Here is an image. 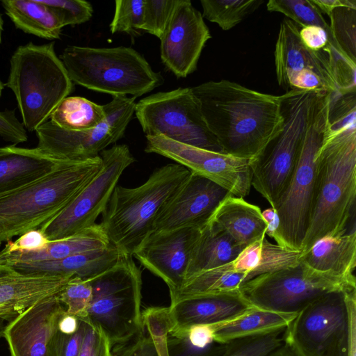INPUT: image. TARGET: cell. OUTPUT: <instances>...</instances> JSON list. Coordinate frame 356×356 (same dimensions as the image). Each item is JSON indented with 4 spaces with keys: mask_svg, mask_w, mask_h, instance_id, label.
I'll return each instance as SVG.
<instances>
[{
    "mask_svg": "<svg viewBox=\"0 0 356 356\" xmlns=\"http://www.w3.org/2000/svg\"><path fill=\"white\" fill-rule=\"evenodd\" d=\"M143 324L152 337L158 356H168L167 335L174 324L169 307H148L142 312Z\"/></svg>",
    "mask_w": 356,
    "mask_h": 356,
    "instance_id": "obj_41",
    "label": "cell"
},
{
    "mask_svg": "<svg viewBox=\"0 0 356 356\" xmlns=\"http://www.w3.org/2000/svg\"><path fill=\"white\" fill-rule=\"evenodd\" d=\"M179 1L180 0H145L141 30L160 40Z\"/></svg>",
    "mask_w": 356,
    "mask_h": 356,
    "instance_id": "obj_42",
    "label": "cell"
},
{
    "mask_svg": "<svg viewBox=\"0 0 356 356\" xmlns=\"http://www.w3.org/2000/svg\"><path fill=\"white\" fill-rule=\"evenodd\" d=\"M317 92L293 90L281 95L282 128L263 151L250 161L252 186L273 209L295 170Z\"/></svg>",
    "mask_w": 356,
    "mask_h": 356,
    "instance_id": "obj_10",
    "label": "cell"
},
{
    "mask_svg": "<svg viewBox=\"0 0 356 356\" xmlns=\"http://www.w3.org/2000/svg\"><path fill=\"white\" fill-rule=\"evenodd\" d=\"M85 332V321L81 320L78 330L71 334L57 330L51 339L49 356H79Z\"/></svg>",
    "mask_w": 356,
    "mask_h": 356,
    "instance_id": "obj_47",
    "label": "cell"
},
{
    "mask_svg": "<svg viewBox=\"0 0 356 356\" xmlns=\"http://www.w3.org/2000/svg\"><path fill=\"white\" fill-rule=\"evenodd\" d=\"M202 17L222 30L234 28L254 12L263 0H202Z\"/></svg>",
    "mask_w": 356,
    "mask_h": 356,
    "instance_id": "obj_36",
    "label": "cell"
},
{
    "mask_svg": "<svg viewBox=\"0 0 356 356\" xmlns=\"http://www.w3.org/2000/svg\"><path fill=\"white\" fill-rule=\"evenodd\" d=\"M3 31V19L0 14V44L2 42V33Z\"/></svg>",
    "mask_w": 356,
    "mask_h": 356,
    "instance_id": "obj_54",
    "label": "cell"
},
{
    "mask_svg": "<svg viewBox=\"0 0 356 356\" xmlns=\"http://www.w3.org/2000/svg\"><path fill=\"white\" fill-rule=\"evenodd\" d=\"M251 279L248 275L234 270L229 262L187 279L181 289L170 296L171 303L199 295L240 292L243 284Z\"/></svg>",
    "mask_w": 356,
    "mask_h": 356,
    "instance_id": "obj_32",
    "label": "cell"
},
{
    "mask_svg": "<svg viewBox=\"0 0 356 356\" xmlns=\"http://www.w3.org/2000/svg\"><path fill=\"white\" fill-rule=\"evenodd\" d=\"M0 136L14 145L28 140L27 131L14 110L0 111Z\"/></svg>",
    "mask_w": 356,
    "mask_h": 356,
    "instance_id": "obj_48",
    "label": "cell"
},
{
    "mask_svg": "<svg viewBox=\"0 0 356 356\" xmlns=\"http://www.w3.org/2000/svg\"><path fill=\"white\" fill-rule=\"evenodd\" d=\"M15 270L10 267L6 261L0 260V276L11 273Z\"/></svg>",
    "mask_w": 356,
    "mask_h": 356,
    "instance_id": "obj_52",
    "label": "cell"
},
{
    "mask_svg": "<svg viewBox=\"0 0 356 356\" xmlns=\"http://www.w3.org/2000/svg\"><path fill=\"white\" fill-rule=\"evenodd\" d=\"M356 99L330 105L329 125L316 156V181L309 222L301 252L325 236L356 229Z\"/></svg>",
    "mask_w": 356,
    "mask_h": 356,
    "instance_id": "obj_1",
    "label": "cell"
},
{
    "mask_svg": "<svg viewBox=\"0 0 356 356\" xmlns=\"http://www.w3.org/2000/svg\"><path fill=\"white\" fill-rule=\"evenodd\" d=\"M261 213L266 224V235L273 238L277 245L284 248L280 233V218L276 211L270 207L264 210Z\"/></svg>",
    "mask_w": 356,
    "mask_h": 356,
    "instance_id": "obj_49",
    "label": "cell"
},
{
    "mask_svg": "<svg viewBox=\"0 0 356 356\" xmlns=\"http://www.w3.org/2000/svg\"><path fill=\"white\" fill-rule=\"evenodd\" d=\"M284 330L233 340L218 356H266L284 344Z\"/></svg>",
    "mask_w": 356,
    "mask_h": 356,
    "instance_id": "obj_38",
    "label": "cell"
},
{
    "mask_svg": "<svg viewBox=\"0 0 356 356\" xmlns=\"http://www.w3.org/2000/svg\"><path fill=\"white\" fill-rule=\"evenodd\" d=\"M125 254L111 245L102 250L70 256L54 261H42L9 264L22 274L77 277L90 280L115 266Z\"/></svg>",
    "mask_w": 356,
    "mask_h": 356,
    "instance_id": "obj_24",
    "label": "cell"
},
{
    "mask_svg": "<svg viewBox=\"0 0 356 356\" xmlns=\"http://www.w3.org/2000/svg\"><path fill=\"white\" fill-rule=\"evenodd\" d=\"M83 321L85 332L79 356H112V346L104 332L88 321Z\"/></svg>",
    "mask_w": 356,
    "mask_h": 356,
    "instance_id": "obj_44",
    "label": "cell"
},
{
    "mask_svg": "<svg viewBox=\"0 0 356 356\" xmlns=\"http://www.w3.org/2000/svg\"><path fill=\"white\" fill-rule=\"evenodd\" d=\"M1 3L17 29L47 40L60 39L63 26L54 12L38 0H2Z\"/></svg>",
    "mask_w": 356,
    "mask_h": 356,
    "instance_id": "obj_31",
    "label": "cell"
},
{
    "mask_svg": "<svg viewBox=\"0 0 356 356\" xmlns=\"http://www.w3.org/2000/svg\"><path fill=\"white\" fill-rule=\"evenodd\" d=\"M266 356H296L284 343Z\"/></svg>",
    "mask_w": 356,
    "mask_h": 356,
    "instance_id": "obj_51",
    "label": "cell"
},
{
    "mask_svg": "<svg viewBox=\"0 0 356 356\" xmlns=\"http://www.w3.org/2000/svg\"><path fill=\"white\" fill-rule=\"evenodd\" d=\"M15 95L29 131H35L74 90L67 70L56 54L54 42L19 45L10 60L5 85Z\"/></svg>",
    "mask_w": 356,
    "mask_h": 356,
    "instance_id": "obj_5",
    "label": "cell"
},
{
    "mask_svg": "<svg viewBox=\"0 0 356 356\" xmlns=\"http://www.w3.org/2000/svg\"><path fill=\"white\" fill-rule=\"evenodd\" d=\"M222 153L251 161L281 131V95L222 79L191 88Z\"/></svg>",
    "mask_w": 356,
    "mask_h": 356,
    "instance_id": "obj_2",
    "label": "cell"
},
{
    "mask_svg": "<svg viewBox=\"0 0 356 356\" xmlns=\"http://www.w3.org/2000/svg\"><path fill=\"white\" fill-rule=\"evenodd\" d=\"M330 97L331 93L316 92L295 170L273 209L280 218L284 248L289 250L301 251L307 230L315 188L316 156L329 125Z\"/></svg>",
    "mask_w": 356,
    "mask_h": 356,
    "instance_id": "obj_9",
    "label": "cell"
},
{
    "mask_svg": "<svg viewBox=\"0 0 356 356\" xmlns=\"http://www.w3.org/2000/svg\"><path fill=\"white\" fill-rule=\"evenodd\" d=\"M6 319L0 317V338L3 337L4 330L6 325H5Z\"/></svg>",
    "mask_w": 356,
    "mask_h": 356,
    "instance_id": "obj_53",
    "label": "cell"
},
{
    "mask_svg": "<svg viewBox=\"0 0 356 356\" xmlns=\"http://www.w3.org/2000/svg\"><path fill=\"white\" fill-rule=\"evenodd\" d=\"M89 281L92 295L83 320L99 327L112 348L141 332L142 275L132 257L125 255Z\"/></svg>",
    "mask_w": 356,
    "mask_h": 356,
    "instance_id": "obj_11",
    "label": "cell"
},
{
    "mask_svg": "<svg viewBox=\"0 0 356 356\" xmlns=\"http://www.w3.org/2000/svg\"><path fill=\"white\" fill-rule=\"evenodd\" d=\"M266 7L268 11L282 13L300 27H321L332 36L329 24L312 0H269Z\"/></svg>",
    "mask_w": 356,
    "mask_h": 356,
    "instance_id": "obj_37",
    "label": "cell"
},
{
    "mask_svg": "<svg viewBox=\"0 0 356 356\" xmlns=\"http://www.w3.org/2000/svg\"><path fill=\"white\" fill-rule=\"evenodd\" d=\"M190 173L180 164L168 163L139 186H116L99 223L110 243L132 257L154 232L157 218Z\"/></svg>",
    "mask_w": 356,
    "mask_h": 356,
    "instance_id": "obj_3",
    "label": "cell"
},
{
    "mask_svg": "<svg viewBox=\"0 0 356 356\" xmlns=\"http://www.w3.org/2000/svg\"><path fill=\"white\" fill-rule=\"evenodd\" d=\"M106 117L104 105L86 98L73 96L63 99L49 116L50 121L68 131H87L102 122Z\"/></svg>",
    "mask_w": 356,
    "mask_h": 356,
    "instance_id": "obj_35",
    "label": "cell"
},
{
    "mask_svg": "<svg viewBox=\"0 0 356 356\" xmlns=\"http://www.w3.org/2000/svg\"><path fill=\"white\" fill-rule=\"evenodd\" d=\"M243 249L225 231L209 220L200 228L186 280L200 272L232 261Z\"/></svg>",
    "mask_w": 356,
    "mask_h": 356,
    "instance_id": "obj_27",
    "label": "cell"
},
{
    "mask_svg": "<svg viewBox=\"0 0 356 356\" xmlns=\"http://www.w3.org/2000/svg\"><path fill=\"white\" fill-rule=\"evenodd\" d=\"M40 229L27 231L15 241H8L0 251V257L10 253L35 252L44 249L50 243Z\"/></svg>",
    "mask_w": 356,
    "mask_h": 356,
    "instance_id": "obj_45",
    "label": "cell"
},
{
    "mask_svg": "<svg viewBox=\"0 0 356 356\" xmlns=\"http://www.w3.org/2000/svg\"><path fill=\"white\" fill-rule=\"evenodd\" d=\"M99 156V172L67 207L39 228L49 241L70 237L95 225L122 172L135 161L127 145H113Z\"/></svg>",
    "mask_w": 356,
    "mask_h": 356,
    "instance_id": "obj_14",
    "label": "cell"
},
{
    "mask_svg": "<svg viewBox=\"0 0 356 356\" xmlns=\"http://www.w3.org/2000/svg\"><path fill=\"white\" fill-rule=\"evenodd\" d=\"M145 137V152L170 159L236 197L249 195L252 187L249 160L183 144L163 136Z\"/></svg>",
    "mask_w": 356,
    "mask_h": 356,
    "instance_id": "obj_16",
    "label": "cell"
},
{
    "mask_svg": "<svg viewBox=\"0 0 356 356\" xmlns=\"http://www.w3.org/2000/svg\"><path fill=\"white\" fill-rule=\"evenodd\" d=\"M300 26L284 19L274 51L279 86L293 90L324 91L333 95L356 89V64L332 49L313 50L299 35Z\"/></svg>",
    "mask_w": 356,
    "mask_h": 356,
    "instance_id": "obj_8",
    "label": "cell"
},
{
    "mask_svg": "<svg viewBox=\"0 0 356 356\" xmlns=\"http://www.w3.org/2000/svg\"><path fill=\"white\" fill-rule=\"evenodd\" d=\"M110 243L99 224H95L70 237L51 241L47 246L38 252L29 253L14 252L0 257L9 265L42 261H54L108 248Z\"/></svg>",
    "mask_w": 356,
    "mask_h": 356,
    "instance_id": "obj_28",
    "label": "cell"
},
{
    "mask_svg": "<svg viewBox=\"0 0 356 356\" xmlns=\"http://www.w3.org/2000/svg\"><path fill=\"white\" fill-rule=\"evenodd\" d=\"M66 162L36 147H0V197L42 178Z\"/></svg>",
    "mask_w": 356,
    "mask_h": 356,
    "instance_id": "obj_23",
    "label": "cell"
},
{
    "mask_svg": "<svg viewBox=\"0 0 356 356\" xmlns=\"http://www.w3.org/2000/svg\"><path fill=\"white\" fill-rule=\"evenodd\" d=\"M225 347L215 341L212 324L175 327L167 335L168 356H218Z\"/></svg>",
    "mask_w": 356,
    "mask_h": 356,
    "instance_id": "obj_34",
    "label": "cell"
},
{
    "mask_svg": "<svg viewBox=\"0 0 356 356\" xmlns=\"http://www.w3.org/2000/svg\"><path fill=\"white\" fill-rule=\"evenodd\" d=\"M134 113L145 136H163L183 144L222 153L204 122L191 88L147 96L136 103Z\"/></svg>",
    "mask_w": 356,
    "mask_h": 356,
    "instance_id": "obj_13",
    "label": "cell"
},
{
    "mask_svg": "<svg viewBox=\"0 0 356 356\" xmlns=\"http://www.w3.org/2000/svg\"><path fill=\"white\" fill-rule=\"evenodd\" d=\"M201 227L152 232L134 254L140 263L167 284L170 296L183 286Z\"/></svg>",
    "mask_w": 356,
    "mask_h": 356,
    "instance_id": "obj_18",
    "label": "cell"
},
{
    "mask_svg": "<svg viewBox=\"0 0 356 356\" xmlns=\"http://www.w3.org/2000/svg\"><path fill=\"white\" fill-rule=\"evenodd\" d=\"M284 343L296 356H356V289L308 304L285 329Z\"/></svg>",
    "mask_w": 356,
    "mask_h": 356,
    "instance_id": "obj_7",
    "label": "cell"
},
{
    "mask_svg": "<svg viewBox=\"0 0 356 356\" xmlns=\"http://www.w3.org/2000/svg\"><path fill=\"white\" fill-rule=\"evenodd\" d=\"M296 313H281L254 307L230 321L212 324L213 337L219 343L286 329Z\"/></svg>",
    "mask_w": 356,
    "mask_h": 356,
    "instance_id": "obj_30",
    "label": "cell"
},
{
    "mask_svg": "<svg viewBox=\"0 0 356 356\" xmlns=\"http://www.w3.org/2000/svg\"><path fill=\"white\" fill-rule=\"evenodd\" d=\"M58 295L66 313L80 320L87 317L92 295L89 280L73 277Z\"/></svg>",
    "mask_w": 356,
    "mask_h": 356,
    "instance_id": "obj_39",
    "label": "cell"
},
{
    "mask_svg": "<svg viewBox=\"0 0 356 356\" xmlns=\"http://www.w3.org/2000/svg\"><path fill=\"white\" fill-rule=\"evenodd\" d=\"M302 252L270 243L266 237L245 247L230 262L232 268L252 279L258 275L298 265Z\"/></svg>",
    "mask_w": 356,
    "mask_h": 356,
    "instance_id": "obj_29",
    "label": "cell"
},
{
    "mask_svg": "<svg viewBox=\"0 0 356 356\" xmlns=\"http://www.w3.org/2000/svg\"><path fill=\"white\" fill-rule=\"evenodd\" d=\"M211 38L202 13L190 0H180L160 39L162 63L177 78H186L196 70Z\"/></svg>",
    "mask_w": 356,
    "mask_h": 356,
    "instance_id": "obj_17",
    "label": "cell"
},
{
    "mask_svg": "<svg viewBox=\"0 0 356 356\" xmlns=\"http://www.w3.org/2000/svg\"><path fill=\"white\" fill-rule=\"evenodd\" d=\"M100 156L66 162L42 178L0 197V245L39 229L67 207L99 172Z\"/></svg>",
    "mask_w": 356,
    "mask_h": 356,
    "instance_id": "obj_4",
    "label": "cell"
},
{
    "mask_svg": "<svg viewBox=\"0 0 356 356\" xmlns=\"http://www.w3.org/2000/svg\"><path fill=\"white\" fill-rule=\"evenodd\" d=\"M168 307L175 328L230 321L256 307L241 292H233L188 297L170 303Z\"/></svg>",
    "mask_w": 356,
    "mask_h": 356,
    "instance_id": "obj_21",
    "label": "cell"
},
{
    "mask_svg": "<svg viewBox=\"0 0 356 356\" xmlns=\"http://www.w3.org/2000/svg\"><path fill=\"white\" fill-rule=\"evenodd\" d=\"M81 324V320L77 317L65 312L58 321V330L67 334L76 332Z\"/></svg>",
    "mask_w": 356,
    "mask_h": 356,
    "instance_id": "obj_50",
    "label": "cell"
},
{
    "mask_svg": "<svg viewBox=\"0 0 356 356\" xmlns=\"http://www.w3.org/2000/svg\"><path fill=\"white\" fill-rule=\"evenodd\" d=\"M72 83L113 97H138L163 82L136 50L127 47L95 48L71 45L60 56Z\"/></svg>",
    "mask_w": 356,
    "mask_h": 356,
    "instance_id": "obj_6",
    "label": "cell"
},
{
    "mask_svg": "<svg viewBox=\"0 0 356 356\" xmlns=\"http://www.w3.org/2000/svg\"><path fill=\"white\" fill-rule=\"evenodd\" d=\"M106 117L96 127L87 131L63 129L50 120L35 131L36 148L63 161L79 162L99 156V153L123 137L135 112L136 97H113L104 105Z\"/></svg>",
    "mask_w": 356,
    "mask_h": 356,
    "instance_id": "obj_15",
    "label": "cell"
},
{
    "mask_svg": "<svg viewBox=\"0 0 356 356\" xmlns=\"http://www.w3.org/2000/svg\"><path fill=\"white\" fill-rule=\"evenodd\" d=\"M356 289V280L313 269L300 261L293 267L258 275L240 292L253 306L281 313H298L319 296Z\"/></svg>",
    "mask_w": 356,
    "mask_h": 356,
    "instance_id": "obj_12",
    "label": "cell"
},
{
    "mask_svg": "<svg viewBox=\"0 0 356 356\" xmlns=\"http://www.w3.org/2000/svg\"><path fill=\"white\" fill-rule=\"evenodd\" d=\"M145 0H117L115 13L110 24L112 34L127 33L136 34L143 22Z\"/></svg>",
    "mask_w": 356,
    "mask_h": 356,
    "instance_id": "obj_40",
    "label": "cell"
},
{
    "mask_svg": "<svg viewBox=\"0 0 356 356\" xmlns=\"http://www.w3.org/2000/svg\"><path fill=\"white\" fill-rule=\"evenodd\" d=\"M65 308L58 295L31 305L6 325L3 337L11 356H49L52 338Z\"/></svg>",
    "mask_w": 356,
    "mask_h": 356,
    "instance_id": "obj_19",
    "label": "cell"
},
{
    "mask_svg": "<svg viewBox=\"0 0 356 356\" xmlns=\"http://www.w3.org/2000/svg\"><path fill=\"white\" fill-rule=\"evenodd\" d=\"M224 188L193 172L157 218L154 232L202 227L228 195Z\"/></svg>",
    "mask_w": 356,
    "mask_h": 356,
    "instance_id": "obj_20",
    "label": "cell"
},
{
    "mask_svg": "<svg viewBox=\"0 0 356 356\" xmlns=\"http://www.w3.org/2000/svg\"><path fill=\"white\" fill-rule=\"evenodd\" d=\"M330 18L337 44L345 56L356 64V0H312Z\"/></svg>",
    "mask_w": 356,
    "mask_h": 356,
    "instance_id": "obj_33",
    "label": "cell"
},
{
    "mask_svg": "<svg viewBox=\"0 0 356 356\" xmlns=\"http://www.w3.org/2000/svg\"><path fill=\"white\" fill-rule=\"evenodd\" d=\"M112 356H158L154 343L143 325L129 341L112 348Z\"/></svg>",
    "mask_w": 356,
    "mask_h": 356,
    "instance_id": "obj_46",
    "label": "cell"
},
{
    "mask_svg": "<svg viewBox=\"0 0 356 356\" xmlns=\"http://www.w3.org/2000/svg\"><path fill=\"white\" fill-rule=\"evenodd\" d=\"M3 88H4V84L0 80V99H1V95H2V91H3Z\"/></svg>",
    "mask_w": 356,
    "mask_h": 356,
    "instance_id": "obj_55",
    "label": "cell"
},
{
    "mask_svg": "<svg viewBox=\"0 0 356 356\" xmlns=\"http://www.w3.org/2000/svg\"><path fill=\"white\" fill-rule=\"evenodd\" d=\"M300 261L316 270L355 280L356 229L318 239L302 252Z\"/></svg>",
    "mask_w": 356,
    "mask_h": 356,
    "instance_id": "obj_25",
    "label": "cell"
},
{
    "mask_svg": "<svg viewBox=\"0 0 356 356\" xmlns=\"http://www.w3.org/2000/svg\"><path fill=\"white\" fill-rule=\"evenodd\" d=\"M261 212L258 206L249 203L243 197L229 194L220 202L209 220L244 248L266 237V224Z\"/></svg>",
    "mask_w": 356,
    "mask_h": 356,
    "instance_id": "obj_26",
    "label": "cell"
},
{
    "mask_svg": "<svg viewBox=\"0 0 356 356\" xmlns=\"http://www.w3.org/2000/svg\"><path fill=\"white\" fill-rule=\"evenodd\" d=\"M70 278L15 270L0 276V317L12 320L35 303L58 294Z\"/></svg>",
    "mask_w": 356,
    "mask_h": 356,
    "instance_id": "obj_22",
    "label": "cell"
},
{
    "mask_svg": "<svg viewBox=\"0 0 356 356\" xmlns=\"http://www.w3.org/2000/svg\"><path fill=\"white\" fill-rule=\"evenodd\" d=\"M50 8L62 26L76 25L88 22L92 16V5L84 0H38Z\"/></svg>",
    "mask_w": 356,
    "mask_h": 356,
    "instance_id": "obj_43",
    "label": "cell"
}]
</instances>
